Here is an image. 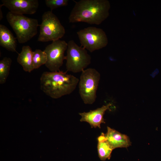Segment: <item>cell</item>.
Returning a JSON list of instances; mask_svg holds the SVG:
<instances>
[{"mask_svg":"<svg viewBox=\"0 0 161 161\" xmlns=\"http://www.w3.org/2000/svg\"><path fill=\"white\" fill-rule=\"evenodd\" d=\"M75 4L68 18L69 22L100 24L109 16L110 5L106 0H80Z\"/></svg>","mask_w":161,"mask_h":161,"instance_id":"6da1fadb","label":"cell"},{"mask_svg":"<svg viewBox=\"0 0 161 161\" xmlns=\"http://www.w3.org/2000/svg\"><path fill=\"white\" fill-rule=\"evenodd\" d=\"M79 80L72 75L67 74L66 72H45L40 78L41 89L51 97L58 99L72 93Z\"/></svg>","mask_w":161,"mask_h":161,"instance_id":"7a4b0ae2","label":"cell"},{"mask_svg":"<svg viewBox=\"0 0 161 161\" xmlns=\"http://www.w3.org/2000/svg\"><path fill=\"white\" fill-rule=\"evenodd\" d=\"M6 17L19 43L23 44L27 42L37 34L38 27L39 25L37 19L10 11Z\"/></svg>","mask_w":161,"mask_h":161,"instance_id":"3957f363","label":"cell"},{"mask_svg":"<svg viewBox=\"0 0 161 161\" xmlns=\"http://www.w3.org/2000/svg\"><path fill=\"white\" fill-rule=\"evenodd\" d=\"M100 75L95 69L89 68L81 73L79 81L80 96L85 104H92L97 98V91Z\"/></svg>","mask_w":161,"mask_h":161,"instance_id":"277c9868","label":"cell"},{"mask_svg":"<svg viewBox=\"0 0 161 161\" xmlns=\"http://www.w3.org/2000/svg\"><path fill=\"white\" fill-rule=\"evenodd\" d=\"M42 22L38 41L46 42L54 41L61 38L65 33L64 27L58 17L51 11L45 12L42 15Z\"/></svg>","mask_w":161,"mask_h":161,"instance_id":"5b68a950","label":"cell"},{"mask_svg":"<svg viewBox=\"0 0 161 161\" xmlns=\"http://www.w3.org/2000/svg\"><path fill=\"white\" fill-rule=\"evenodd\" d=\"M66 66L67 71L82 72L90 64L91 57L86 49L78 45L73 40L67 43Z\"/></svg>","mask_w":161,"mask_h":161,"instance_id":"8992f818","label":"cell"},{"mask_svg":"<svg viewBox=\"0 0 161 161\" xmlns=\"http://www.w3.org/2000/svg\"><path fill=\"white\" fill-rule=\"evenodd\" d=\"M77 33L81 46L90 52L105 47L108 43L107 35L101 28L89 27L80 30Z\"/></svg>","mask_w":161,"mask_h":161,"instance_id":"52a82bcc","label":"cell"},{"mask_svg":"<svg viewBox=\"0 0 161 161\" xmlns=\"http://www.w3.org/2000/svg\"><path fill=\"white\" fill-rule=\"evenodd\" d=\"M67 44L65 41L59 39L52 41L45 47L44 51L47 54V61L45 65L50 72L60 71L64 61L66 60L64 54Z\"/></svg>","mask_w":161,"mask_h":161,"instance_id":"ba28073f","label":"cell"},{"mask_svg":"<svg viewBox=\"0 0 161 161\" xmlns=\"http://www.w3.org/2000/svg\"><path fill=\"white\" fill-rule=\"evenodd\" d=\"M2 6L6 7L10 12L16 14H33L39 6L38 0H2Z\"/></svg>","mask_w":161,"mask_h":161,"instance_id":"9c48e42d","label":"cell"},{"mask_svg":"<svg viewBox=\"0 0 161 161\" xmlns=\"http://www.w3.org/2000/svg\"><path fill=\"white\" fill-rule=\"evenodd\" d=\"M112 105V103H110L100 108L90 110L88 112L79 113L81 117L80 121L87 122L92 128L98 127L100 129V124L105 123L103 117L105 112L107 110L110 109V107Z\"/></svg>","mask_w":161,"mask_h":161,"instance_id":"30bf717a","label":"cell"},{"mask_svg":"<svg viewBox=\"0 0 161 161\" xmlns=\"http://www.w3.org/2000/svg\"><path fill=\"white\" fill-rule=\"evenodd\" d=\"M107 131L105 135L112 148H127L131 145L129 137L114 129L107 127Z\"/></svg>","mask_w":161,"mask_h":161,"instance_id":"8fae6325","label":"cell"},{"mask_svg":"<svg viewBox=\"0 0 161 161\" xmlns=\"http://www.w3.org/2000/svg\"><path fill=\"white\" fill-rule=\"evenodd\" d=\"M0 45L7 50L17 52V41L11 31L5 26L0 24Z\"/></svg>","mask_w":161,"mask_h":161,"instance_id":"7c38bea8","label":"cell"},{"mask_svg":"<svg viewBox=\"0 0 161 161\" xmlns=\"http://www.w3.org/2000/svg\"><path fill=\"white\" fill-rule=\"evenodd\" d=\"M33 53L32 49L29 46H24L21 52L18 54V62L22 67L24 70L30 72L34 69L33 62Z\"/></svg>","mask_w":161,"mask_h":161,"instance_id":"4fadbf2b","label":"cell"},{"mask_svg":"<svg viewBox=\"0 0 161 161\" xmlns=\"http://www.w3.org/2000/svg\"><path fill=\"white\" fill-rule=\"evenodd\" d=\"M97 140L98 153L100 160L105 161L107 159L109 160L113 149L108 142L105 134L103 133L99 136Z\"/></svg>","mask_w":161,"mask_h":161,"instance_id":"5bb4252c","label":"cell"},{"mask_svg":"<svg viewBox=\"0 0 161 161\" xmlns=\"http://www.w3.org/2000/svg\"><path fill=\"white\" fill-rule=\"evenodd\" d=\"M12 61L10 58L5 57L0 61V83H5L9 75Z\"/></svg>","mask_w":161,"mask_h":161,"instance_id":"9a60e30c","label":"cell"},{"mask_svg":"<svg viewBox=\"0 0 161 161\" xmlns=\"http://www.w3.org/2000/svg\"><path fill=\"white\" fill-rule=\"evenodd\" d=\"M33 62L34 69L45 64L47 61V55L44 51L37 49L33 52Z\"/></svg>","mask_w":161,"mask_h":161,"instance_id":"2e32d148","label":"cell"},{"mask_svg":"<svg viewBox=\"0 0 161 161\" xmlns=\"http://www.w3.org/2000/svg\"><path fill=\"white\" fill-rule=\"evenodd\" d=\"M68 0H46L45 3L46 6L50 8L51 11L57 8L66 6L68 3Z\"/></svg>","mask_w":161,"mask_h":161,"instance_id":"e0dca14e","label":"cell"}]
</instances>
